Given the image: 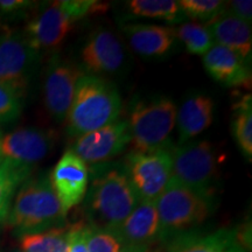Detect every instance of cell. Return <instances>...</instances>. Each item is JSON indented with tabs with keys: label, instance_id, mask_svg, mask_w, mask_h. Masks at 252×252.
<instances>
[{
	"label": "cell",
	"instance_id": "obj_29",
	"mask_svg": "<svg viewBox=\"0 0 252 252\" xmlns=\"http://www.w3.org/2000/svg\"><path fill=\"white\" fill-rule=\"evenodd\" d=\"M87 223L83 220L68 225V252H89L86 239Z\"/></svg>",
	"mask_w": 252,
	"mask_h": 252
},
{
	"label": "cell",
	"instance_id": "obj_7",
	"mask_svg": "<svg viewBox=\"0 0 252 252\" xmlns=\"http://www.w3.org/2000/svg\"><path fill=\"white\" fill-rule=\"evenodd\" d=\"M169 152L172 180L200 193L214 194L217 166L212 144L206 140L193 141L172 147Z\"/></svg>",
	"mask_w": 252,
	"mask_h": 252
},
{
	"label": "cell",
	"instance_id": "obj_4",
	"mask_svg": "<svg viewBox=\"0 0 252 252\" xmlns=\"http://www.w3.org/2000/svg\"><path fill=\"white\" fill-rule=\"evenodd\" d=\"M159 216V242H171L197 228L214 213L216 200L214 194L200 193L169 180L157 198Z\"/></svg>",
	"mask_w": 252,
	"mask_h": 252
},
{
	"label": "cell",
	"instance_id": "obj_11",
	"mask_svg": "<svg viewBox=\"0 0 252 252\" xmlns=\"http://www.w3.org/2000/svg\"><path fill=\"white\" fill-rule=\"evenodd\" d=\"M126 65V48L118 35L108 28L91 32L81 49V68L86 74L113 75Z\"/></svg>",
	"mask_w": 252,
	"mask_h": 252
},
{
	"label": "cell",
	"instance_id": "obj_30",
	"mask_svg": "<svg viewBox=\"0 0 252 252\" xmlns=\"http://www.w3.org/2000/svg\"><path fill=\"white\" fill-rule=\"evenodd\" d=\"M226 8H230V13L234 14L241 20L251 25L252 21V1L251 0H235L225 2Z\"/></svg>",
	"mask_w": 252,
	"mask_h": 252
},
{
	"label": "cell",
	"instance_id": "obj_27",
	"mask_svg": "<svg viewBox=\"0 0 252 252\" xmlns=\"http://www.w3.org/2000/svg\"><path fill=\"white\" fill-rule=\"evenodd\" d=\"M87 247L89 252H124L125 248L116 232L87 224Z\"/></svg>",
	"mask_w": 252,
	"mask_h": 252
},
{
	"label": "cell",
	"instance_id": "obj_15",
	"mask_svg": "<svg viewBox=\"0 0 252 252\" xmlns=\"http://www.w3.org/2000/svg\"><path fill=\"white\" fill-rule=\"evenodd\" d=\"M122 31L137 54L149 59H163L178 49L174 28L161 25L124 24Z\"/></svg>",
	"mask_w": 252,
	"mask_h": 252
},
{
	"label": "cell",
	"instance_id": "obj_9",
	"mask_svg": "<svg viewBox=\"0 0 252 252\" xmlns=\"http://www.w3.org/2000/svg\"><path fill=\"white\" fill-rule=\"evenodd\" d=\"M123 166L140 201L156 202L171 180L172 158L169 150L154 152L132 150L125 157Z\"/></svg>",
	"mask_w": 252,
	"mask_h": 252
},
{
	"label": "cell",
	"instance_id": "obj_31",
	"mask_svg": "<svg viewBox=\"0 0 252 252\" xmlns=\"http://www.w3.org/2000/svg\"><path fill=\"white\" fill-rule=\"evenodd\" d=\"M34 2L28 0H0V14L12 15L26 12Z\"/></svg>",
	"mask_w": 252,
	"mask_h": 252
},
{
	"label": "cell",
	"instance_id": "obj_14",
	"mask_svg": "<svg viewBox=\"0 0 252 252\" xmlns=\"http://www.w3.org/2000/svg\"><path fill=\"white\" fill-rule=\"evenodd\" d=\"M56 196L68 214L86 197L89 185V169L87 163L70 150L65 151L49 176Z\"/></svg>",
	"mask_w": 252,
	"mask_h": 252
},
{
	"label": "cell",
	"instance_id": "obj_10",
	"mask_svg": "<svg viewBox=\"0 0 252 252\" xmlns=\"http://www.w3.org/2000/svg\"><path fill=\"white\" fill-rule=\"evenodd\" d=\"M84 72L80 65L62 58L59 53L50 56L43 80V100L47 111L58 123L67 119L75 87Z\"/></svg>",
	"mask_w": 252,
	"mask_h": 252
},
{
	"label": "cell",
	"instance_id": "obj_8",
	"mask_svg": "<svg viewBox=\"0 0 252 252\" xmlns=\"http://www.w3.org/2000/svg\"><path fill=\"white\" fill-rule=\"evenodd\" d=\"M41 53L31 45L23 32L6 31L0 34V83L26 96L35 76Z\"/></svg>",
	"mask_w": 252,
	"mask_h": 252
},
{
	"label": "cell",
	"instance_id": "obj_19",
	"mask_svg": "<svg viewBox=\"0 0 252 252\" xmlns=\"http://www.w3.org/2000/svg\"><path fill=\"white\" fill-rule=\"evenodd\" d=\"M207 28L212 34L214 42H217L216 45L232 50L247 62L250 60L252 49L251 25L225 9L222 14L209 21Z\"/></svg>",
	"mask_w": 252,
	"mask_h": 252
},
{
	"label": "cell",
	"instance_id": "obj_24",
	"mask_svg": "<svg viewBox=\"0 0 252 252\" xmlns=\"http://www.w3.org/2000/svg\"><path fill=\"white\" fill-rule=\"evenodd\" d=\"M252 106L251 94H245L235 105L232 134L241 152L249 161L252 158Z\"/></svg>",
	"mask_w": 252,
	"mask_h": 252
},
{
	"label": "cell",
	"instance_id": "obj_22",
	"mask_svg": "<svg viewBox=\"0 0 252 252\" xmlns=\"http://www.w3.org/2000/svg\"><path fill=\"white\" fill-rule=\"evenodd\" d=\"M127 9L133 18H147L180 25L186 20L179 1L173 0H132Z\"/></svg>",
	"mask_w": 252,
	"mask_h": 252
},
{
	"label": "cell",
	"instance_id": "obj_18",
	"mask_svg": "<svg viewBox=\"0 0 252 252\" xmlns=\"http://www.w3.org/2000/svg\"><path fill=\"white\" fill-rule=\"evenodd\" d=\"M203 65L213 80L225 87H239L250 82L248 62L232 50L216 43L203 55Z\"/></svg>",
	"mask_w": 252,
	"mask_h": 252
},
{
	"label": "cell",
	"instance_id": "obj_32",
	"mask_svg": "<svg viewBox=\"0 0 252 252\" xmlns=\"http://www.w3.org/2000/svg\"><path fill=\"white\" fill-rule=\"evenodd\" d=\"M124 252H161L159 248L156 245H151V247H140V248H131L125 249Z\"/></svg>",
	"mask_w": 252,
	"mask_h": 252
},
{
	"label": "cell",
	"instance_id": "obj_25",
	"mask_svg": "<svg viewBox=\"0 0 252 252\" xmlns=\"http://www.w3.org/2000/svg\"><path fill=\"white\" fill-rule=\"evenodd\" d=\"M176 37L184 43L188 53L206 55L215 45L209 30L197 23H182L174 28Z\"/></svg>",
	"mask_w": 252,
	"mask_h": 252
},
{
	"label": "cell",
	"instance_id": "obj_1",
	"mask_svg": "<svg viewBox=\"0 0 252 252\" xmlns=\"http://www.w3.org/2000/svg\"><path fill=\"white\" fill-rule=\"evenodd\" d=\"M88 187L84 213L93 228L115 232L140 202L122 162L91 166Z\"/></svg>",
	"mask_w": 252,
	"mask_h": 252
},
{
	"label": "cell",
	"instance_id": "obj_33",
	"mask_svg": "<svg viewBox=\"0 0 252 252\" xmlns=\"http://www.w3.org/2000/svg\"><path fill=\"white\" fill-rule=\"evenodd\" d=\"M1 135H2V134H1V132H0V138H1Z\"/></svg>",
	"mask_w": 252,
	"mask_h": 252
},
{
	"label": "cell",
	"instance_id": "obj_6",
	"mask_svg": "<svg viewBox=\"0 0 252 252\" xmlns=\"http://www.w3.org/2000/svg\"><path fill=\"white\" fill-rule=\"evenodd\" d=\"M93 0H60L43 7L26 25L23 33L42 53L59 47L78 20L99 7Z\"/></svg>",
	"mask_w": 252,
	"mask_h": 252
},
{
	"label": "cell",
	"instance_id": "obj_23",
	"mask_svg": "<svg viewBox=\"0 0 252 252\" xmlns=\"http://www.w3.org/2000/svg\"><path fill=\"white\" fill-rule=\"evenodd\" d=\"M21 252H68V225L20 237Z\"/></svg>",
	"mask_w": 252,
	"mask_h": 252
},
{
	"label": "cell",
	"instance_id": "obj_17",
	"mask_svg": "<svg viewBox=\"0 0 252 252\" xmlns=\"http://www.w3.org/2000/svg\"><path fill=\"white\" fill-rule=\"evenodd\" d=\"M115 232L125 249L156 245L159 242V216L156 202L140 201Z\"/></svg>",
	"mask_w": 252,
	"mask_h": 252
},
{
	"label": "cell",
	"instance_id": "obj_5",
	"mask_svg": "<svg viewBox=\"0 0 252 252\" xmlns=\"http://www.w3.org/2000/svg\"><path fill=\"white\" fill-rule=\"evenodd\" d=\"M176 105L166 96L134 100L128 126L133 151L171 150V133L176 122Z\"/></svg>",
	"mask_w": 252,
	"mask_h": 252
},
{
	"label": "cell",
	"instance_id": "obj_28",
	"mask_svg": "<svg viewBox=\"0 0 252 252\" xmlns=\"http://www.w3.org/2000/svg\"><path fill=\"white\" fill-rule=\"evenodd\" d=\"M23 100L12 88L0 83V124L18 121L23 112Z\"/></svg>",
	"mask_w": 252,
	"mask_h": 252
},
{
	"label": "cell",
	"instance_id": "obj_13",
	"mask_svg": "<svg viewBox=\"0 0 252 252\" xmlns=\"http://www.w3.org/2000/svg\"><path fill=\"white\" fill-rule=\"evenodd\" d=\"M53 132L37 127H23L0 138V161L34 168L54 146Z\"/></svg>",
	"mask_w": 252,
	"mask_h": 252
},
{
	"label": "cell",
	"instance_id": "obj_21",
	"mask_svg": "<svg viewBox=\"0 0 252 252\" xmlns=\"http://www.w3.org/2000/svg\"><path fill=\"white\" fill-rule=\"evenodd\" d=\"M33 168L0 161V223L7 220L18 188L30 179Z\"/></svg>",
	"mask_w": 252,
	"mask_h": 252
},
{
	"label": "cell",
	"instance_id": "obj_12",
	"mask_svg": "<svg viewBox=\"0 0 252 252\" xmlns=\"http://www.w3.org/2000/svg\"><path fill=\"white\" fill-rule=\"evenodd\" d=\"M131 144L127 121H116L98 130L76 138L70 151L90 166L105 163Z\"/></svg>",
	"mask_w": 252,
	"mask_h": 252
},
{
	"label": "cell",
	"instance_id": "obj_20",
	"mask_svg": "<svg viewBox=\"0 0 252 252\" xmlns=\"http://www.w3.org/2000/svg\"><path fill=\"white\" fill-rule=\"evenodd\" d=\"M214 110L215 104L209 96L203 94L189 96L176 112L179 144H186L207 130L213 123Z\"/></svg>",
	"mask_w": 252,
	"mask_h": 252
},
{
	"label": "cell",
	"instance_id": "obj_26",
	"mask_svg": "<svg viewBox=\"0 0 252 252\" xmlns=\"http://www.w3.org/2000/svg\"><path fill=\"white\" fill-rule=\"evenodd\" d=\"M186 18L212 21L226 9L224 1L219 0H181L179 1Z\"/></svg>",
	"mask_w": 252,
	"mask_h": 252
},
{
	"label": "cell",
	"instance_id": "obj_3",
	"mask_svg": "<svg viewBox=\"0 0 252 252\" xmlns=\"http://www.w3.org/2000/svg\"><path fill=\"white\" fill-rule=\"evenodd\" d=\"M67 214L48 176L28 179L18 188L7 222L19 237L65 226Z\"/></svg>",
	"mask_w": 252,
	"mask_h": 252
},
{
	"label": "cell",
	"instance_id": "obj_2",
	"mask_svg": "<svg viewBox=\"0 0 252 252\" xmlns=\"http://www.w3.org/2000/svg\"><path fill=\"white\" fill-rule=\"evenodd\" d=\"M121 111L117 87L103 76L83 74L75 87L65 132L68 137L78 138L118 121Z\"/></svg>",
	"mask_w": 252,
	"mask_h": 252
},
{
	"label": "cell",
	"instance_id": "obj_16",
	"mask_svg": "<svg viewBox=\"0 0 252 252\" xmlns=\"http://www.w3.org/2000/svg\"><path fill=\"white\" fill-rule=\"evenodd\" d=\"M249 247L244 230L219 229L207 234L188 232L169 242L163 252H245Z\"/></svg>",
	"mask_w": 252,
	"mask_h": 252
}]
</instances>
